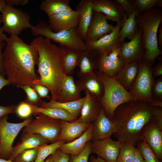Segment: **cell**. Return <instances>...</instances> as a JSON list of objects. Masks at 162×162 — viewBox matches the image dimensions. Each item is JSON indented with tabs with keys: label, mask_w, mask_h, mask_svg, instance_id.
<instances>
[{
	"label": "cell",
	"mask_w": 162,
	"mask_h": 162,
	"mask_svg": "<svg viewBox=\"0 0 162 162\" xmlns=\"http://www.w3.org/2000/svg\"><path fill=\"white\" fill-rule=\"evenodd\" d=\"M3 56L5 74L11 84L31 87L39 78L35 72L38 51L32 43L28 44L18 36L10 35L5 41Z\"/></svg>",
	"instance_id": "6da1fadb"
},
{
	"label": "cell",
	"mask_w": 162,
	"mask_h": 162,
	"mask_svg": "<svg viewBox=\"0 0 162 162\" xmlns=\"http://www.w3.org/2000/svg\"><path fill=\"white\" fill-rule=\"evenodd\" d=\"M37 48L38 53V69L39 77L34 84L47 87L51 100H56L61 89L65 73L64 65V50L42 36H37L31 43Z\"/></svg>",
	"instance_id": "7a4b0ae2"
},
{
	"label": "cell",
	"mask_w": 162,
	"mask_h": 162,
	"mask_svg": "<svg viewBox=\"0 0 162 162\" xmlns=\"http://www.w3.org/2000/svg\"><path fill=\"white\" fill-rule=\"evenodd\" d=\"M155 107L147 102L133 100L119 106L111 120L115 125L113 134L117 140L134 144L141 140L142 129L154 119Z\"/></svg>",
	"instance_id": "3957f363"
},
{
	"label": "cell",
	"mask_w": 162,
	"mask_h": 162,
	"mask_svg": "<svg viewBox=\"0 0 162 162\" xmlns=\"http://www.w3.org/2000/svg\"><path fill=\"white\" fill-rule=\"evenodd\" d=\"M136 20L142 31L141 41L144 50V59L150 63L162 54L157 41L158 32L162 22V10L155 7L147 11L137 13Z\"/></svg>",
	"instance_id": "277c9868"
},
{
	"label": "cell",
	"mask_w": 162,
	"mask_h": 162,
	"mask_svg": "<svg viewBox=\"0 0 162 162\" xmlns=\"http://www.w3.org/2000/svg\"><path fill=\"white\" fill-rule=\"evenodd\" d=\"M97 74L104 88V94L100 102L106 115L111 120L115 110L119 106L133 99L128 91L114 76L98 72Z\"/></svg>",
	"instance_id": "5b68a950"
},
{
	"label": "cell",
	"mask_w": 162,
	"mask_h": 162,
	"mask_svg": "<svg viewBox=\"0 0 162 162\" xmlns=\"http://www.w3.org/2000/svg\"><path fill=\"white\" fill-rule=\"evenodd\" d=\"M77 28L55 32L50 28L48 22L39 20L38 23L30 28L32 34L42 36L58 44L61 47H65L80 53L86 52L85 41L78 36Z\"/></svg>",
	"instance_id": "8992f818"
},
{
	"label": "cell",
	"mask_w": 162,
	"mask_h": 162,
	"mask_svg": "<svg viewBox=\"0 0 162 162\" xmlns=\"http://www.w3.org/2000/svg\"><path fill=\"white\" fill-rule=\"evenodd\" d=\"M150 64L144 59L139 62L137 74L128 91L133 100L150 103L153 99V81Z\"/></svg>",
	"instance_id": "52a82bcc"
},
{
	"label": "cell",
	"mask_w": 162,
	"mask_h": 162,
	"mask_svg": "<svg viewBox=\"0 0 162 162\" xmlns=\"http://www.w3.org/2000/svg\"><path fill=\"white\" fill-rule=\"evenodd\" d=\"M3 32L10 35L18 36L23 30L30 28V16L27 13L7 4L0 13Z\"/></svg>",
	"instance_id": "ba28073f"
},
{
	"label": "cell",
	"mask_w": 162,
	"mask_h": 162,
	"mask_svg": "<svg viewBox=\"0 0 162 162\" xmlns=\"http://www.w3.org/2000/svg\"><path fill=\"white\" fill-rule=\"evenodd\" d=\"M34 115L35 118L24 127L22 132L40 135L51 143L57 141L61 130V120L41 113Z\"/></svg>",
	"instance_id": "9c48e42d"
},
{
	"label": "cell",
	"mask_w": 162,
	"mask_h": 162,
	"mask_svg": "<svg viewBox=\"0 0 162 162\" xmlns=\"http://www.w3.org/2000/svg\"><path fill=\"white\" fill-rule=\"evenodd\" d=\"M8 115L0 118V158L8 160L10 154L14 140L20 130L32 120L31 116L19 123L7 121Z\"/></svg>",
	"instance_id": "30bf717a"
},
{
	"label": "cell",
	"mask_w": 162,
	"mask_h": 162,
	"mask_svg": "<svg viewBox=\"0 0 162 162\" xmlns=\"http://www.w3.org/2000/svg\"><path fill=\"white\" fill-rule=\"evenodd\" d=\"M123 20L117 23L114 30L111 33L106 34L99 39L91 42L85 43L86 52L94 57H98L104 54L108 55L118 43L119 32L123 24Z\"/></svg>",
	"instance_id": "8fae6325"
},
{
	"label": "cell",
	"mask_w": 162,
	"mask_h": 162,
	"mask_svg": "<svg viewBox=\"0 0 162 162\" xmlns=\"http://www.w3.org/2000/svg\"><path fill=\"white\" fill-rule=\"evenodd\" d=\"M141 36L142 31L138 28L136 34L130 41H124L120 44L121 49L118 57L124 64L134 62L139 63L143 60L145 52Z\"/></svg>",
	"instance_id": "7c38bea8"
},
{
	"label": "cell",
	"mask_w": 162,
	"mask_h": 162,
	"mask_svg": "<svg viewBox=\"0 0 162 162\" xmlns=\"http://www.w3.org/2000/svg\"><path fill=\"white\" fill-rule=\"evenodd\" d=\"M122 143L115 141L110 136L96 140L91 143L92 152L107 162H117Z\"/></svg>",
	"instance_id": "4fadbf2b"
},
{
	"label": "cell",
	"mask_w": 162,
	"mask_h": 162,
	"mask_svg": "<svg viewBox=\"0 0 162 162\" xmlns=\"http://www.w3.org/2000/svg\"><path fill=\"white\" fill-rule=\"evenodd\" d=\"M141 140L152 150L157 158L162 159V130L154 119L146 124L142 130Z\"/></svg>",
	"instance_id": "5bb4252c"
},
{
	"label": "cell",
	"mask_w": 162,
	"mask_h": 162,
	"mask_svg": "<svg viewBox=\"0 0 162 162\" xmlns=\"http://www.w3.org/2000/svg\"><path fill=\"white\" fill-rule=\"evenodd\" d=\"M107 20V17L104 14L93 10L85 43L96 40L112 32L116 26L109 24Z\"/></svg>",
	"instance_id": "9a60e30c"
},
{
	"label": "cell",
	"mask_w": 162,
	"mask_h": 162,
	"mask_svg": "<svg viewBox=\"0 0 162 162\" xmlns=\"http://www.w3.org/2000/svg\"><path fill=\"white\" fill-rule=\"evenodd\" d=\"M50 28L55 32L67 30L77 27L80 14L79 12L72 9L63 11L48 17Z\"/></svg>",
	"instance_id": "2e32d148"
},
{
	"label": "cell",
	"mask_w": 162,
	"mask_h": 162,
	"mask_svg": "<svg viewBox=\"0 0 162 162\" xmlns=\"http://www.w3.org/2000/svg\"><path fill=\"white\" fill-rule=\"evenodd\" d=\"M94 11L102 13L108 20L117 23L122 21L125 13L123 8L114 0H92Z\"/></svg>",
	"instance_id": "e0dca14e"
},
{
	"label": "cell",
	"mask_w": 162,
	"mask_h": 162,
	"mask_svg": "<svg viewBox=\"0 0 162 162\" xmlns=\"http://www.w3.org/2000/svg\"><path fill=\"white\" fill-rule=\"evenodd\" d=\"M76 10L80 14L77 28V34L79 37L85 41L93 12L92 0L80 1L76 7Z\"/></svg>",
	"instance_id": "ac0fdd59"
},
{
	"label": "cell",
	"mask_w": 162,
	"mask_h": 162,
	"mask_svg": "<svg viewBox=\"0 0 162 162\" xmlns=\"http://www.w3.org/2000/svg\"><path fill=\"white\" fill-rule=\"evenodd\" d=\"M92 124L93 140L111 136L116 131L114 123L106 116L103 109L100 110Z\"/></svg>",
	"instance_id": "d6986e66"
},
{
	"label": "cell",
	"mask_w": 162,
	"mask_h": 162,
	"mask_svg": "<svg viewBox=\"0 0 162 162\" xmlns=\"http://www.w3.org/2000/svg\"><path fill=\"white\" fill-rule=\"evenodd\" d=\"M50 142L48 140L38 134L22 132L21 142L13 147L8 160L13 161L15 157L22 151L36 148Z\"/></svg>",
	"instance_id": "ffe728a7"
},
{
	"label": "cell",
	"mask_w": 162,
	"mask_h": 162,
	"mask_svg": "<svg viewBox=\"0 0 162 162\" xmlns=\"http://www.w3.org/2000/svg\"><path fill=\"white\" fill-rule=\"evenodd\" d=\"M76 82L82 91H84L100 101L104 94V88L97 74L94 72L80 76Z\"/></svg>",
	"instance_id": "44dd1931"
},
{
	"label": "cell",
	"mask_w": 162,
	"mask_h": 162,
	"mask_svg": "<svg viewBox=\"0 0 162 162\" xmlns=\"http://www.w3.org/2000/svg\"><path fill=\"white\" fill-rule=\"evenodd\" d=\"M90 123L79 122L77 120L72 122L61 120V130L57 141L71 142L81 136Z\"/></svg>",
	"instance_id": "7402d4cb"
},
{
	"label": "cell",
	"mask_w": 162,
	"mask_h": 162,
	"mask_svg": "<svg viewBox=\"0 0 162 162\" xmlns=\"http://www.w3.org/2000/svg\"><path fill=\"white\" fill-rule=\"evenodd\" d=\"M85 100L77 120L85 123H92L102 108L100 101L85 92Z\"/></svg>",
	"instance_id": "603a6c76"
},
{
	"label": "cell",
	"mask_w": 162,
	"mask_h": 162,
	"mask_svg": "<svg viewBox=\"0 0 162 162\" xmlns=\"http://www.w3.org/2000/svg\"><path fill=\"white\" fill-rule=\"evenodd\" d=\"M81 92L72 76L65 74L56 100L59 102H65L79 100L82 98Z\"/></svg>",
	"instance_id": "cb8c5ba5"
},
{
	"label": "cell",
	"mask_w": 162,
	"mask_h": 162,
	"mask_svg": "<svg viewBox=\"0 0 162 162\" xmlns=\"http://www.w3.org/2000/svg\"><path fill=\"white\" fill-rule=\"evenodd\" d=\"M93 124L91 123L82 135L74 140L62 144L58 148L63 152L70 155H77L84 149L86 143L92 140Z\"/></svg>",
	"instance_id": "d4e9b609"
},
{
	"label": "cell",
	"mask_w": 162,
	"mask_h": 162,
	"mask_svg": "<svg viewBox=\"0 0 162 162\" xmlns=\"http://www.w3.org/2000/svg\"><path fill=\"white\" fill-rule=\"evenodd\" d=\"M139 70V63L124 64L114 76L119 83L128 91L134 82Z\"/></svg>",
	"instance_id": "484cf974"
},
{
	"label": "cell",
	"mask_w": 162,
	"mask_h": 162,
	"mask_svg": "<svg viewBox=\"0 0 162 162\" xmlns=\"http://www.w3.org/2000/svg\"><path fill=\"white\" fill-rule=\"evenodd\" d=\"M85 99V97L73 101L59 102L56 100H51L48 102H44L41 107L58 108L63 109L68 112L76 119L80 116L81 110Z\"/></svg>",
	"instance_id": "4316f807"
},
{
	"label": "cell",
	"mask_w": 162,
	"mask_h": 162,
	"mask_svg": "<svg viewBox=\"0 0 162 162\" xmlns=\"http://www.w3.org/2000/svg\"><path fill=\"white\" fill-rule=\"evenodd\" d=\"M137 10L132 13L128 17L125 14L123 19L122 26L119 32L118 43L119 45L127 38L131 40L136 34L138 28L136 16Z\"/></svg>",
	"instance_id": "83f0119b"
},
{
	"label": "cell",
	"mask_w": 162,
	"mask_h": 162,
	"mask_svg": "<svg viewBox=\"0 0 162 162\" xmlns=\"http://www.w3.org/2000/svg\"><path fill=\"white\" fill-rule=\"evenodd\" d=\"M98 58V72L110 76H114L124 64L121 60L116 62L110 61L107 54L101 55Z\"/></svg>",
	"instance_id": "f1b7e54d"
},
{
	"label": "cell",
	"mask_w": 162,
	"mask_h": 162,
	"mask_svg": "<svg viewBox=\"0 0 162 162\" xmlns=\"http://www.w3.org/2000/svg\"><path fill=\"white\" fill-rule=\"evenodd\" d=\"M70 2L69 0H44L39 8L49 17L63 11L72 9Z\"/></svg>",
	"instance_id": "f546056e"
},
{
	"label": "cell",
	"mask_w": 162,
	"mask_h": 162,
	"mask_svg": "<svg viewBox=\"0 0 162 162\" xmlns=\"http://www.w3.org/2000/svg\"><path fill=\"white\" fill-rule=\"evenodd\" d=\"M34 115L38 113L44 114L51 118L72 122L77 119L73 117L67 111L58 108H44L33 105Z\"/></svg>",
	"instance_id": "4dcf8cb0"
},
{
	"label": "cell",
	"mask_w": 162,
	"mask_h": 162,
	"mask_svg": "<svg viewBox=\"0 0 162 162\" xmlns=\"http://www.w3.org/2000/svg\"><path fill=\"white\" fill-rule=\"evenodd\" d=\"M94 57L86 52L80 53L78 65L80 68L79 74L80 76L92 73L97 68L98 60L94 61Z\"/></svg>",
	"instance_id": "1f68e13d"
},
{
	"label": "cell",
	"mask_w": 162,
	"mask_h": 162,
	"mask_svg": "<svg viewBox=\"0 0 162 162\" xmlns=\"http://www.w3.org/2000/svg\"><path fill=\"white\" fill-rule=\"evenodd\" d=\"M64 50V65L65 74L71 75L78 65L80 53L65 47Z\"/></svg>",
	"instance_id": "d6a6232c"
},
{
	"label": "cell",
	"mask_w": 162,
	"mask_h": 162,
	"mask_svg": "<svg viewBox=\"0 0 162 162\" xmlns=\"http://www.w3.org/2000/svg\"><path fill=\"white\" fill-rule=\"evenodd\" d=\"M65 142L64 141H58L50 144H46L38 147L37 155L34 162H44L47 158Z\"/></svg>",
	"instance_id": "836d02e7"
},
{
	"label": "cell",
	"mask_w": 162,
	"mask_h": 162,
	"mask_svg": "<svg viewBox=\"0 0 162 162\" xmlns=\"http://www.w3.org/2000/svg\"><path fill=\"white\" fill-rule=\"evenodd\" d=\"M134 145L131 142L122 143L117 162H132L136 150Z\"/></svg>",
	"instance_id": "e575fe53"
},
{
	"label": "cell",
	"mask_w": 162,
	"mask_h": 162,
	"mask_svg": "<svg viewBox=\"0 0 162 162\" xmlns=\"http://www.w3.org/2000/svg\"><path fill=\"white\" fill-rule=\"evenodd\" d=\"M17 87L22 89L26 93V97L25 101L26 102L39 107H41L44 102L36 92L29 85H21Z\"/></svg>",
	"instance_id": "d590c367"
},
{
	"label": "cell",
	"mask_w": 162,
	"mask_h": 162,
	"mask_svg": "<svg viewBox=\"0 0 162 162\" xmlns=\"http://www.w3.org/2000/svg\"><path fill=\"white\" fill-rule=\"evenodd\" d=\"M137 13L148 11L155 7H162V0H133Z\"/></svg>",
	"instance_id": "8d00e7d4"
},
{
	"label": "cell",
	"mask_w": 162,
	"mask_h": 162,
	"mask_svg": "<svg viewBox=\"0 0 162 162\" xmlns=\"http://www.w3.org/2000/svg\"><path fill=\"white\" fill-rule=\"evenodd\" d=\"M137 148L145 162H160L152 150L144 142H139Z\"/></svg>",
	"instance_id": "74e56055"
},
{
	"label": "cell",
	"mask_w": 162,
	"mask_h": 162,
	"mask_svg": "<svg viewBox=\"0 0 162 162\" xmlns=\"http://www.w3.org/2000/svg\"><path fill=\"white\" fill-rule=\"evenodd\" d=\"M38 148L27 149L22 151L15 157L12 162H34L37 155Z\"/></svg>",
	"instance_id": "f35d334b"
},
{
	"label": "cell",
	"mask_w": 162,
	"mask_h": 162,
	"mask_svg": "<svg viewBox=\"0 0 162 162\" xmlns=\"http://www.w3.org/2000/svg\"><path fill=\"white\" fill-rule=\"evenodd\" d=\"M15 113L20 118L26 119L34 114L33 105L25 101L21 102L16 106Z\"/></svg>",
	"instance_id": "ab89813d"
},
{
	"label": "cell",
	"mask_w": 162,
	"mask_h": 162,
	"mask_svg": "<svg viewBox=\"0 0 162 162\" xmlns=\"http://www.w3.org/2000/svg\"><path fill=\"white\" fill-rule=\"evenodd\" d=\"M91 143L90 141L88 142L82 151L78 155H70L69 162H88L89 156L92 153Z\"/></svg>",
	"instance_id": "60d3db41"
},
{
	"label": "cell",
	"mask_w": 162,
	"mask_h": 162,
	"mask_svg": "<svg viewBox=\"0 0 162 162\" xmlns=\"http://www.w3.org/2000/svg\"><path fill=\"white\" fill-rule=\"evenodd\" d=\"M123 9L125 14L128 17L137 10L133 0H114Z\"/></svg>",
	"instance_id": "b9f144b4"
},
{
	"label": "cell",
	"mask_w": 162,
	"mask_h": 162,
	"mask_svg": "<svg viewBox=\"0 0 162 162\" xmlns=\"http://www.w3.org/2000/svg\"><path fill=\"white\" fill-rule=\"evenodd\" d=\"M53 162H69L70 155L63 152L58 148L53 153Z\"/></svg>",
	"instance_id": "7bdbcfd3"
},
{
	"label": "cell",
	"mask_w": 162,
	"mask_h": 162,
	"mask_svg": "<svg viewBox=\"0 0 162 162\" xmlns=\"http://www.w3.org/2000/svg\"><path fill=\"white\" fill-rule=\"evenodd\" d=\"M31 87L36 92L41 98H50L48 96L49 90L45 86L38 84H34Z\"/></svg>",
	"instance_id": "ee69618b"
},
{
	"label": "cell",
	"mask_w": 162,
	"mask_h": 162,
	"mask_svg": "<svg viewBox=\"0 0 162 162\" xmlns=\"http://www.w3.org/2000/svg\"><path fill=\"white\" fill-rule=\"evenodd\" d=\"M154 120L160 129L162 130V107H155L153 112Z\"/></svg>",
	"instance_id": "f6af8a7d"
},
{
	"label": "cell",
	"mask_w": 162,
	"mask_h": 162,
	"mask_svg": "<svg viewBox=\"0 0 162 162\" xmlns=\"http://www.w3.org/2000/svg\"><path fill=\"white\" fill-rule=\"evenodd\" d=\"M16 106L14 105L7 106L0 105V118L9 114L15 113Z\"/></svg>",
	"instance_id": "bcb514c9"
},
{
	"label": "cell",
	"mask_w": 162,
	"mask_h": 162,
	"mask_svg": "<svg viewBox=\"0 0 162 162\" xmlns=\"http://www.w3.org/2000/svg\"><path fill=\"white\" fill-rule=\"evenodd\" d=\"M120 49L121 47L120 45H117L112 49L108 55V57L110 61L116 62L120 60L118 57Z\"/></svg>",
	"instance_id": "7dc6e473"
},
{
	"label": "cell",
	"mask_w": 162,
	"mask_h": 162,
	"mask_svg": "<svg viewBox=\"0 0 162 162\" xmlns=\"http://www.w3.org/2000/svg\"><path fill=\"white\" fill-rule=\"evenodd\" d=\"M155 96L161 99L162 97V80L161 78L158 79L155 83L153 89Z\"/></svg>",
	"instance_id": "c3c4849f"
},
{
	"label": "cell",
	"mask_w": 162,
	"mask_h": 162,
	"mask_svg": "<svg viewBox=\"0 0 162 162\" xmlns=\"http://www.w3.org/2000/svg\"><path fill=\"white\" fill-rule=\"evenodd\" d=\"M5 45V42H0V72L4 77L5 75L4 66V58L2 50Z\"/></svg>",
	"instance_id": "681fc988"
},
{
	"label": "cell",
	"mask_w": 162,
	"mask_h": 162,
	"mask_svg": "<svg viewBox=\"0 0 162 162\" xmlns=\"http://www.w3.org/2000/svg\"><path fill=\"white\" fill-rule=\"evenodd\" d=\"M7 4L13 6H23L27 4L29 2L28 0H6Z\"/></svg>",
	"instance_id": "f907efd6"
},
{
	"label": "cell",
	"mask_w": 162,
	"mask_h": 162,
	"mask_svg": "<svg viewBox=\"0 0 162 162\" xmlns=\"http://www.w3.org/2000/svg\"><path fill=\"white\" fill-rule=\"evenodd\" d=\"M158 30L157 36V41L160 50H162V22L160 23Z\"/></svg>",
	"instance_id": "816d5d0a"
},
{
	"label": "cell",
	"mask_w": 162,
	"mask_h": 162,
	"mask_svg": "<svg viewBox=\"0 0 162 162\" xmlns=\"http://www.w3.org/2000/svg\"><path fill=\"white\" fill-rule=\"evenodd\" d=\"M153 73L155 76H161L162 75V63L160 61L154 67Z\"/></svg>",
	"instance_id": "f5cc1de1"
},
{
	"label": "cell",
	"mask_w": 162,
	"mask_h": 162,
	"mask_svg": "<svg viewBox=\"0 0 162 162\" xmlns=\"http://www.w3.org/2000/svg\"><path fill=\"white\" fill-rule=\"evenodd\" d=\"M132 162H145L137 148H136L135 154Z\"/></svg>",
	"instance_id": "db71d44e"
},
{
	"label": "cell",
	"mask_w": 162,
	"mask_h": 162,
	"mask_svg": "<svg viewBox=\"0 0 162 162\" xmlns=\"http://www.w3.org/2000/svg\"><path fill=\"white\" fill-rule=\"evenodd\" d=\"M11 84L8 79H5L0 72V90L4 86Z\"/></svg>",
	"instance_id": "11a10c76"
},
{
	"label": "cell",
	"mask_w": 162,
	"mask_h": 162,
	"mask_svg": "<svg viewBox=\"0 0 162 162\" xmlns=\"http://www.w3.org/2000/svg\"><path fill=\"white\" fill-rule=\"evenodd\" d=\"M2 23L1 15L0 13V42H5L8 37L7 35L4 33L2 29L1 26Z\"/></svg>",
	"instance_id": "9f6ffc18"
},
{
	"label": "cell",
	"mask_w": 162,
	"mask_h": 162,
	"mask_svg": "<svg viewBox=\"0 0 162 162\" xmlns=\"http://www.w3.org/2000/svg\"><path fill=\"white\" fill-rule=\"evenodd\" d=\"M149 104L152 106L162 107V102L160 100L153 99Z\"/></svg>",
	"instance_id": "6f0895ef"
},
{
	"label": "cell",
	"mask_w": 162,
	"mask_h": 162,
	"mask_svg": "<svg viewBox=\"0 0 162 162\" xmlns=\"http://www.w3.org/2000/svg\"><path fill=\"white\" fill-rule=\"evenodd\" d=\"M90 162H107L99 157L95 158L93 156H92L90 159Z\"/></svg>",
	"instance_id": "680465c9"
},
{
	"label": "cell",
	"mask_w": 162,
	"mask_h": 162,
	"mask_svg": "<svg viewBox=\"0 0 162 162\" xmlns=\"http://www.w3.org/2000/svg\"><path fill=\"white\" fill-rule=\"evenodd\" d=\"M6 4V0H0V13L1 12Z\"/></svg>",
	"instance_id": "91938a15"
},
{
	"label": "cell",
	"mask_w": 162,
	"mask_h": 162,
	"mask_svg": "<svg viewBox=\"0 0 162 162\" xmlns=\"http://www.w3.org/2000/svg\"><path fill=\"white\" fill-rule=\"evenodd\" d=\"M53 153L50 155L44 162H53Z\"/></svg>",
	"instance_id": "94428289"
},
{
	"label": "cell",
	"mask_w": 162,
	"mask_h": 162,
	"mask_svg": "<svg viewBox=\"0 0 162 162\" xmlns=\"http://www.w3.org/2000/svg\"><path fill=\"white\" fill-rule=\"evenodd\" d=\"M0 162H13L12 161L9 160H7L4 159L0 158Z\"/></svg>",
	"instance_id": "6125c7cd"
},
{
	"label": "cell",
	"mask_w": 162,
	"mask_h": 162,
	"mask_svg": "<svg viewBox=\"0 0 162 162\" xmlns=\"http://www.w3.org/2000/svg\"><path fill=\"white\" fill-rule=\"evenodd\" d=\"M1 147V141H0V148Z\"/></svg>",
	"instance_id": "be15d7a7"
}]
</instances>
